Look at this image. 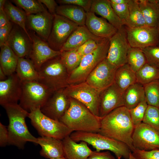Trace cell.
Segmentation results:
<instances>
[{
	"instance_id": "obj_1",
	"label": "cell",
	"mask_w": 159,
	"mask_h": 159,
	"mask_svg": "<svg viewBox=\"0 0 159 159\" xmlns=\"http://www.w3.org/2000/svg\"><path fill=\"white\" fill-rule=\"evenodd\" d=\"M134 129L129 110L123 106L101 119L98 133L125 143L132 152L135 150L132 139Z\"/></svg>"
},
{
	"instance_id": "obj_2",
	"label": "cell",
	"mask_w": 159,
	"mask_h": 159,
	"mask_svg": "<svg viewBox=\"0 0 159 159\" xmlns=\"http://www.w3.org/2000/svg\"><path fill=\"white\" fill-rule=\"evenodd\" d=\"M3 107L6 110L9 121L7 127L8 145L23 149L27 142L37 144V138L31 133L26 123V118L28 117L29 112L18 103L7 104Z\"/></svg>"
},
{
	"instance_id": "obj_3",
	"label": "cell",
	"mask_w": 159,
	"mask_h": 159,
	"mask_svg": "<svg viewBox=\"0 0 159 159\" xmlns=\"http://www.w3.org/2000/svg\"><path fill=\"white\" fill-rule=\"evenodd\" d=\"M69 100V106L59 121L73 132H98L101 118L77 100L70 97Z\"/></svg>"
},
{
	"instance_id": "obj_4",
	"label": "cell",
	"mask_w": 159,
	"mask_h": 159,
	"mask_svg": "<svg viewBox=\"0 0 159 159\" xmlns=\"http://www.w3.org/2000/svg\"><path fill=\"white\" fill-rule=\"evenodd\" d=\"M76 142L84 141L91 145L97 152L104 150L110 151L117 159L122 157L128 159L132 152L125 143L98 132L74 131L69 135Z\"/></svg>"
},
{
	"instance_id": "obj_5",
	"label": "cell",
	"mask_w": 159,
	"mask_h": 159,
	"mask_svg": "<svg viewBox=\"0 0 159 159\" xmlns=\"http://www.w3.org/2000/svg\"><path fill=\"white\" fill-rule=\"evenodd\" d=\"M38 72V81L53 92L64 89L69 85V74L60 55L46 62Z\"/></svg>"
},
{
	"instance_id": "obj_6",
	"label": "cell",
	"mask_w": 159,
	"mask_h": 159,
	"mask_svg": "<svg viewBox=\"0 0 159 159\" xmlns=\"http://www.w3.org/2000/svg\"><path fill=\"white\" fill-rule=\"evenodd\" d=\"M32 125L41 137H51L62 140L73 131L60 121L44 115L38 108L29 112Z\"/></svg>"
},
{
	"instance_id": "obj_7",
	"label": "cell",
	"mask_w": 159,
	"mask_h": 159,
	"mask_svg": "<svg viewBox=\"0 0 159 159\" xmlns=\"http://www.w3.org/2000/svg\"><path fill=\"white\" fill-rule=\"evenodd\" d=\"M109 44V39H105L94 52L83 56L79 66L69 74V85L85 82L96 67L106 58Z\"/></svg>"
},
{
	"instance_id": "obj_8",
	"label": "cell",
	"mask_w": 159,
	"mask_h": 159,
	"mask_svg": "<svg viewBox=\"0 0 159 159\" xmlns=\"http://www.w3.org/2000/svg\"><path fill=\"white\" fill-rule=\"evenodd\" d=\"M22 82V93L19 104L29 112L41 109L53 92L37 81Z\"/></svg>"
},
{
	"instance_id": "obj_9",
	"label": "cell",
	"mask_w": 159,
	"mask_h": 159,
	"mask_svg": "<svg viewBox=\"0 0 159 159\" xmlns=\"http://www.w3.org/2000/svg\"><path fill=\"white\" fill-rule=\"evenodd\" d=\"M63 90L68 97L82 103L95 115L100 117V100L101 91L85 82L69 85Z\"/></svg>"
},
{
	"instance_id": "obj_10",
	"label": "cell",
	"mask_w": 159,
	"mask_h": 159,
	"mask_svg": "<svg viewBox=\"0 0 159 159\" xmlns=\"http://www.w3.org/2000/svg\"><path fill=\"white\" fill-rule=\"evenodd\" d=\"M78 26L66 18L56 14L47 41L49 46L54 50L60 51L70 35Z\"/></svg>"
},
{
	"instance_id": "obj_11",
	"label": "cell",
	"mask_w": 159,
	"mask_h": 159,
	"mask_svg": "<svg viewBox=\"0 0 159 159\" xmlns=\"http://www.w3.org/2000/svg\"><path fill=\"white\" fill-rule=\"evenodd\" d=\"M127 38L131 47L141 49L148 47L158 45L159 32L157 27L147 25L125 28Z\"/></svg>"
},
{
	"instance_id": "obj_12",
	"label": "cell",
	"mask_w": 159,
	"mask_h": 159,
	"mask_svg": "<svg viewBox=\"0 0 159 159\" xmlns=\"http://www.w3.org/2000/svg\"><path fill=\"white\" fill-rule=\"evenodd\" d=\"M110 44L106 59L118 68L127 63V55L131 47L125 28L123 26L109 39Z\"/></svg>"
},
{
	"instance_id": "obj_13",
	"label": "cell",
	"mask_w": 159,
	"mask_h": 159,
	"mask_svg": "<svg viewBox=\"0 0 159 159\" xmlns=\"http://www.w3.org/2000/svg\"><path fill=\"white\" fill-rule=\"evenodd\" d=\"M132 139L135 150L159 149V130L143 122L135 128Z\"/></svg>"
},
{
	"instance_id": "obj_14",
	"label": "cell",
	"mask_w": 159,
	"mask_h": 159,
	"mask_svg": "<svg viewBox=\"0 0 159 159\" xmlns=\"http://www.w3.org/2000/svg\"><path fill=\"white\" fill-rule=\"evenodd\" d=\"M117 68L106 58L96 67L88 76L85 82L102 91L114 83Z\"/></svg>"
},
{
	"instance_id": "obj_15",
	"label": "cell",
	"mask_w": 159,
	"mask_h": 159,
	"mask_svg": "<svg viewBox=\"0 0 159 159\" xmlns=\"http://www.w3.org/2000/svg\"><path fill=\"white\" fill-rule=\"evenodd\" d=\"M28 30L32 44L28 58L38 72L44 63L49 59L60 55L61 52L53 50L47 42L39 37L34 32Z\"/></svg>"
},
{
	"instance_id": "obj_16",
	"label": "cell",
	"mask_w": 159,
	"mask_h": 159,
	"mask_svg": "<svg viewBox=\"0 0 159 159\" xmlns=\"http://www.w3.org/2000/svg\"><path fill=\"white\" fill-rule=\"evenodd\" d=\"M63 89L53 92L40 109L44 115L54 120L59 121L70 105L69 97Z\"/></svg>"
},
{
	"instance_id": "obj_17",
	"label": "cell",
	"mask_w": 159,
	"mask_h": 159,
	"mask_svg": "<svg viewBox=\"0 0 159 159\" xmlns=\"http://www.w3.org/2000/svg\"><path fill=\"white\" fill-rule=\"evenodd\" d=\"M122 93L115 83L101 91L99 110L101 119L113 110L124 106Z\"/></svg>"
},
{
	"instance_id": "obj_18",
	"label": "cell",
	"mask_w": 159,
	"mask_h": 159,
	"mask_svg": "<svg viewBox=\"0 0 159 159\" xmlns=\"http://www.w3.org/2000/svg\"><path fill=\"white\" fill-rule=\"evenodd\" d=\"M0 81V104L4 106L17 103L20 98L22 82L15 72Z\"/></svg>"
},
{
	"instance_id": "obj_19",
	"label": "cell",
	"mask_w": 159,
	"mask_h": 159,
	"mask_svg": "<svg viewBox=\"0 0 159 159\" xmlns=\"http://www.w3.org/2000/svg\"><path fill=\"white\" fill-rule=\"evenodd\" d=\"M54 16L47 10L36 14L28 15L26 26L30 30L47 41L51 31Z\"/></svg>"
},
{
	"instance_id": "obj_20",
	"label": "cell",
	"mask_w": 159,
	"mask_h": 159,
	"mask_svg": "<svg viewBox=\"0 0 159 159\" xmlns=\"http://www.w3.org/2000/svg\"><path fill=\"white\" fill-rule=\"evenodd\" d=\"M7 43L19 58L28 57L32 44V39L21 28L14 24Z\"/></svg>"
},
{
	"instance_id": "obj_21",
	"label": "cell",
	"mask_w": 159,
	"mask_h": 159,
	"mask_svg": "<svg viewBox=\"0 0 159 159\" xmlns=\"http://www.w3.org/2000/svg\"><path fill=\"white\" fill-rule=\"evenodd\" d=\"M85 25L93 34L104 39H110L118 30L106 19L91 11L86 12Z\"/></svg>"
},
{
	"instance_id": "obj_22",
	"label": "cell",
	"mask_w": 159,
	"mask_h": 159,
	"mask_svg": "<svg viewBox=\"0 0 159 159\" xmlns=\"http://www.w3.org/2000/svg\"><path fill=\"white\" fill-rule=\"evenodd\" d=\"M105 39L96 36L85 25L78 26L68 38L61 49V52L76 49L90 39L100 43Z\"/></svg>"
},
{
	"instance_id": "obj_23",
	"label": "cell",
	"mask_w": 159,
	"mask_h": 159,
	"mask_svg": "<svg viewBox=\"0 0 159 159\" xmlns=\"http://www.w3.org/2000/svg\"><path fill=\"white\" fill-rule=\"evenodd\" d=\"M64 157L67 159H87L93 151L87 143L81 141L78 143L68 136L62 140Z\"/></svg>"
},
{
	"instance_id": "obj_24",
	"label": "cell",
	"mask_w": 159,
	"mask_h": 159,
	"mask_svg": "<svg viewBox=\"0 0 159 159\" xmlns=\"http://www.w3.org/2000/svg\"><path fill=\"white\" fill-rule=\"evenodd\" d=\"M37 144L41 147L39 153L45 158L51 159L64 157L62 140L48 137L37 138Z\"/></svg>"
},
{
	"instance_id": "obj_25",
	"label": "cell",
	"mask_w": 159,
	"mask_h": 159,
	"mask_svg": "<svg viewBox=\"0 0 159 159\" xmlns=\"http://www.w3.org/2000/svg\"><path fill=\"white\" fill-rule=\"evenodd\" d=\"M90 11L100 15L117 29L124 25L115 13L109 0H92Z\"/></svg>"
},
{
	"instance_id": "obj_26",
	"label": "cell",
	"mask_w": 159,
	"mask_h": 159,
	"mask_svg": "<svg viewBox=\"0 0 159 159\" xmlns=\"http://www.w3.org/2000/svg\"><path fill=\"white\" fill-rule=\"evenodd\" d=\"M124 106L128 110L133 109L145 100L144 86L136 82L126 89L123 92Z\"/></svg>"
},
{
	"instance_id": "obj_27",
	"label": "cell",
	"mask_w": 159,
	"mask_h": 159,
	"mask_svg": "<svg viewBox=\"0 0 159 159\" xmlns=\"http://www.w3.org/2000/svg\"><path fill=\"white\" fill-rule=\"evenodd\" d=\"M56 14L66 18L79 26L85 25L86 12L80 7L72 5H58Z\"/></svg>"
},
{
	"instance_id": "obj_28",
	"label": "cell",
	"mask_w": 159,
	"mask_h": 159,
	"mask_svg": "<svg viewBox=\"0 0 159 159\" xmlns=\"http://www.w3.org/2000/svg\"><path fill=\"white\" fill-rule=\"evenodd\" d=\"M1 47L0 67L8 76L15 72L19 57L6 43Z\"/></svg>"
},
{
	"instance_id": "obj_29",
	"label": "cell",
	"mask_w": 159,
	"mask_h": 159,
	"mask_svg": "<svg viewBox=\"0 0 159 159\" xmlns=\"http://www.w3.org/2000/svg\"><path fill=\"white\" fill-rule=\"evenodd\" d=\"M138 2L146 25L157 28L159 20L158 0H138Z\"/></svg>"
},
{
	"instance_id": "obj_30",
	"label": "cell",
	"mask_w": 159,
	"mask_h": 159,
	"mask_svg": "<svg viewBox=\"0 0 159 159\" xmlns=\"http://www.w3.org/2000/svg\"><path fill=\"white\" fill-rule=\"evenodd\" d=\"M136 82V72L131 68L127 64L117 68L114 83L122 92L130 86Z\"/></svg>"
},
{
	"instance_id": "obj_31",
	"label": "cell",
	"mask_w": 159,
	"mask_h": 159,
	"mask_svg": "<svg viewBox=\"0 0 159 159\" xmlns=\"http://www.w3.org/2000/svg\"><path fill=\"white\" fill-rule=\"evenodd\" d=\"M16 72L22 82L38 81L39 78L38 72L29 58H19Z\"/></svg>"
},
{
	"instance_id": "obj_32",
	"label": "cell",
	"mask_w": 159,
	"mask_h": 159,
	"mask_svg": "<svg viewBox=\"0 0 159 159\" xmlns=\"http://www.w3.org/2000/svg\"><path fill=\"white\" fill-rule=\"evenodd\" d=\"M4 10L10 21L21 28L31 39L26 28L27 15L25 12L9 1H6Z\"/></svg>"
},
{
	"instance_id": "obj_33",
	"label": "cell",
	"mask_w": 159,
	"mask_h": 159,
	"mask_svg": "<svg viewBox=\"0 0 159 159\" xmlns=\"http://www.w3.org/2000/svg\"><path fill=\"white\" fill-rule=\"evenodd\" d=\"M128 6L129 17L126 26L134 28L146 25L139 6L138 0H129Z\"/></svg>"
},
{
	"instance_id": "obj_34",
	"label": "cell",
	"mask_w": 159,
	"mask_h": 159,
	"mask_svg": "<svg viewBox=\"0 0 159 159\" xmlns=\"http://www.w3.org/2000/svg\"><path fill=\"white\" fill-rule=\"evenodd\" d=\"M137 82L143 86L159 80V68L147 63L136 72Z\"/></svg>"
},
{
	"instance_id": "obj_35",
	"label": "cell",
	"mask_w": 159,
	"mask_h": 159,
	"mask_svg": "<svg viewBox=\"0 0 159 159\" xmlns=\"http://www.w3.org/2000/svg\"><path fill=\"white\" fill-rule=\"evenodd\" d=\"M127 60V64L136 72L147 63L141 49L131 47L128 50Z\"/></svg>"
},
{
	"instance_id": "obj_36",
	"label": "cell",
	"mask_w": 159,
	"mask_h": 159,
	"mask_svg": "<svg viewBox=\"0 0 159 159\" xmlns=\"http://www.w3.org/2000/svg\"><path fill=\"white\" fill-rule=\"evenodd\" d=\"M61 52V59L70 74L79 66L82 57L77 49Z\"/></svg>"
},
{
	"instance_id": "obj_37",
	"label": "cell",
	"mask_w": 159,
	"mask_h": 159,
	"mask_svg": "<svg viewBox=\"0 0 159 159\" xmlns=\"http://www.w3.org/2000/svg\"><path fill=\"white\" fill-rule=\"evenodd\" d=\"M143 86L145 100L148 105L159 108V80Z\"/></svg>"
},
{
	"instance_id": "obj_38",
	"label": "cell",
	"mask_w": 159,
	"mask_h": 159,
	"mask_svg": "<svg viewBox=\"0 0 159 159\" xmlns=\"http://www.w3.org/2000/svg\"><path fill=\"white\" fill-rule=\"evenodd\" d=\"M11 1L23 9L27 15L37 14L47 10L39 0H13Z\"/></svg>"
},
{
	"instance_id": "obj_39",
	"label": "cell",
	"mask_w": 159,
	"mask_h": 159,
	"mask_svg": "<svg viewBox=\"0 0 159 159\" xmlns=\"http://www.w3.org/2000/svg\"><path fill=\"white\" fill-rule=\"evenodd\" d=\"M142 122L159 130V108L148 105Z\"/></svg>"
},
{
	"instance_id": "obj_40",
	"label": "cell",
	"mask_w": 159,
	"mask_h": 159,
	"mask_svg": "<svg viewBox=\"0 0 159 159\" xmlns=\"http://www.w3.org/2000/svg\"><path fill=\"white\" fill-rule=\"evenodd\" d=\"M148 105L146 100H145L134 108L129 110L135 128L143 122Z\"/></svg>"
},
{
	"instance_id": "obj_41",
	"label": "cell",
	"mask_w": 159,
	"mask_h": 159,
	"mask_svg": "<svg viewBox=\"0 0 159 159\" xmlns=\"http://www.w3.org/2000/svg\"><path fill=\"white\" fill-rule=\"evenodd\" d=\"M142 50L147 63L159 68V46L149 47Z\"/></svg>"
},
{
	"instance_id": "obj_42",
	"label": "cell",
	"mask_w": 159,
	"mask_h": 159,
	"mask_svg": "<svg viewBox=\"0 0 159 159\" xmlns=\"http://www.w3.org/2000/svg\"><path fill=\"white\" fill-rule=\"evenodd\" d=\"M111 4L117 15L122 22L124 25H126L128 21L129 17L128 3L121 4H116L111 3Z\"/></svg>"
},
{
	"instance_id": "obj_43",
	"label": "cell",
	"mask_w": 159,
	"mask_h": 159,
	"mask_svg": "<svg viewBox=\"0 0 159 159\" xmlns=\"http://www.w3.org/2000/svg\"><path fill=\"white\" fill-rule=\"evenodd\" d=\"M101 42H98L93 39H90L77 49L80 54L83 57L94 52Z\"/></svg>"
},
{
	"instance_id": "obj_44",
	"label": "cell",
	"mask_w": 159,
	"mask_h": 159,
	"mask_svg": "<svg viewBox=\"0 0 159 159\" xmlns=\"http://www.w3.org/2000/svg\"><path fill=\"white\" fill-rule=\"evenodd\" d=\"M92 0H58L56 1L60 5L72 4L82 8L86 12L90 11Z\"/></svg>"
},
{
	"instance_id": "obj_45",
	"label": "cell",
	"mask_w": 159,
	"mask_h": 159,
	"mask_svg": "<svg viewBox=\"0 0 159 159\" xmlns=\"http://www.w3.org/2000/svg\"><path fill=\"white\" fill-rule=\"evenodd\" d=\"M132 154L136 159H159V149L149 151L136 149Z\"/></svg>"
},
{
	"instance_id": "obj_46",
	"label": "cell",
	"mask_w": 159,
	"mask_h": 159,
	"mask_svg": "<svg viewBox=\"0 0 159 159\" xmlns=\"http://www.w3.org/2000/svg\"><path fill=\"white\" fill-rule=\"evenodd\" d=\"M14 24L10 21L5 26L0 28V47L7 43Z\"/></svg>"
},
{
	"instance_id": "obj_47",
	"label": "cell",
	"mask_w": 159,
	"mask_h": 159,
	"mask_svg": "<svg viewBox=\"0 0 159 159\" xmlns=\"http://www.w3.org/2000/svg\"><path fill=\"white\" fill-rule=\"evenodd\" d=\"M9 134L7 127L0 122V146H5L8 145Z\"/></svg>"
},
{
	"instance_id": "obj_48",
	"label": "cell",
	"mask_w": 159,
	"mask_h": 159,
	"mask_svg": "<svg viewBox=\"0 0 159 159\" xmlns=\"http://www.w3.org/2000/svg\"><path fill=\"white\" fill-rule=\"evenodd\" d=\"M87 159H115L109 151L104 152L93 151Z\"/></svg>"
},
{
	"instance_id": "obj_49",
	"label": "cell",
	"mask_w": 159,
	"mask_h": 159,
	"mask_svg": "<svg viewBox=\"0 0 159 159\" xmlns=\"http://www.w3.org/2000/svg\"><path fill=\"white\" fill-rule=\"evenodd\" d=\"M48 9L49 12L53 16L56 14V10L58 6L57 2L54 0H39Z\"/></svg>"
},
{
	"instance_id": "obj_50",
	"label": "cell",
	"mask_w": 159,
	"mask_h": 159,
	"mask_svg": "<svg viewBox=\"0 0 159 159\" xmlns=\"http://www.w3.org/2000/svg\"><path fill=\"white\" fill-rule=\"evenodd\" d=\"M10 21L4 9L0 10V28L7 24Z\"/></svg>"
},
{
	"instance_id": "obj_51",
	"label": "cell",
	"mask_w": 159,
	"mask_h": 159,
	"mask_svg": "<svg viewBox=\"0 0 159 159\" xmlns=\"http://www.w3.org/2000/svg\"><path fill=\"white\" fill-rule=\"evenodd\" d=\"M111 3L116 4H127L129 0H109Z\"/></svg>"
},
{
	"instance_id": "obj_52",
	"label": "cell",
	"mask_w": 159,
	"mask_h": 159,
	"mask_svg": "<svg viewBox=\"0 0 159 159\" xmlns=\"http://www.w3.org/2000/svg\"><path fill=\"white\" fill-rule=\"evenodd\" d=\"M6 76L5 74V73L1 68L0 67V81H3L6 80Z\"/></svg>"
},
{
	"instance_id": "obj_53",
	"label": "cell",
	"mask_w": 159,
	"mask_h": 159,
	"mask_svg": "<svg viewBox=\"0 0 159 159\" xmlns=\"http://www.w3.org/2000/svg\"><path fill=\"white\" fill-rule=\"evenodd\" d=\"M7 0H0V10L4 9L5 5Z\"/></svg>"
},
{
	"instance_id": "obj_54",
	"label": "cell",
	"mask_w": 159,
	"mask_h": 159,
	"mask_svg": "<svg viewBox=\"0 0 159 159\" xmlns=\"http://www.w3.org/2000/svg\"><path fill=\"white\" fill-rule=\"evenodd\" d=\"M128 159H136L132 154V152L130 154L129 158Z\"/></svg>"
},
{
	"instance_id": "obj_55",
	"label": "cell",
	"mask_w": 159,
	"mask_h": 159,
	"mask_svg": "<svg viewBox=\"0 0 159 159\" xmlns=\"http://www.w3.org/2000/svg\"><path fill=\"white\" fill-rule=\"evenodd\" d=\"M158 4L159 8V20L157 28L159 32V0H158Z\"/></svg>"
},
{
	"instance_id": "obj_56",
	"label": "cell",
	"mask_w": 159,
	"mask_h": 159,
	"mask_svg": "<svg viewBox=\"0 0 159 159\" xmlns=\"http://www.w3.org/2000/svg\"><path fill=\"white\" fill-rule=\"evenodd\" d=\"M51 159H67L66 158H65L64 157H62L60 158H53Z\"/></svg>"
},
{
	"instance_id": "obj_57",
	"label": "cell",
	"mask_w": 159,
	"mask_h": 159,
	"mask_svg": "<svg viewBox=\"0 0 159 159\" xmlns=\"http://www.w3.org/2000/svg\"><path fill=\"white\" fill-rule=\"evenodd\" d=\"M158 46H159V44H158Z\"/></svg>"
}]
</instances>
